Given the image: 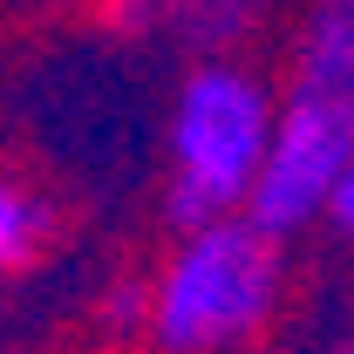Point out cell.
I'll use <instances>...</instances> for the list:
<instances>
[{
  "instance_id": "6da1fadb",
  "label": "cell",
  "mask_w": 354,
  "mask_h": 354,
  "mask_svg": "<svg viewBox=\"0 0 354 354\" xmlns=\"http://www.w3.org/2000/svg\"><path fill=\"white\" fill-rule=\"evenodd\" d=\"M286 300V239L252 212L184 225L143 279V348L245 354Z\"/></svg>"
},
{
  "instance_id": "7a4b0ae2",
  "label": "cell",
  "mask_w": 354,
  "mask_h": 354,
  "mask_svg": "<svg viewBox=\"0 0 354 354\" xmlns=\"http://www.w3.org/2000/svg\"><path fill=\"white\" fill-rule=\"evenodd\" d=\"M272 123L279 88L252 62L239 55L191 62L164 102V218L184 232L245 212L272 150Z\"/></svg>"
},
{
  "instance_id": "3957f363",
  "label": "cell",
  "mask_w": 354,
  "mask_h": 354,
  "mask_svg": "<svg viewBox=\"0 0 354 354\" xmlns=\"http://www.w3.org/2000/svg\"><path fill=\"white\" fill-rule=\"evenodd\" d=\"M348 171H354V41L300 21L293 68L279 82L272 150H266V171L245 212L272 239H300L307 225H327Z\"/></svg>"
},
{
  "instance_id": "277c9868",
  "label": "cell",
  "mask_w": 354,
  "mask_h": 354,
  "mask_svg": "<svg viewBox=\"0 0 354 354\" xmlns=\"http://www.w3.org/2000/svg\"><path fill=\"white\" fill-rule=\"evenodd\" d=\"M272 0H109V21L143 48H171L191 62L239 55L245 35L266 21Z\"/></svg>"
},
{
  "instance_id": "5b68a950",
  "label": "cell",
  "mask_w": 354,
  "mask_h": 354,
  "mask_svg": "<svg viewBox=\"0 0 354 354\" xmlns=\"http://www.w3.org/2000/svg\"><path fill=\"white\" fill-rule=\"evenodd\" d=\"M48 239H55V218H48V205L21 184V177L0 171V279H14V272H28V266L48 252Z\"/></svg>"
},
{
  "instance_id": "8992f818",
  "label": "cell",
  "mask_w": 354,
  "mask_h": 354,
  "mask_svg": "<svg viewBox=\"0 0 354 354\" xmlns=\"http://www.w3.org/2000/svg\"><path fill=\"white\" fill-rule=\"evenodd\" d=\"M300 21H313V28L348 35V41H354V0H307V14H300Z\"/></svg>"
},
{
  "instance_id": "52a82bcc",
  "label": "cell",
  "mask_w": 354,
  "mask_h": 354,
  "mask_svg": "<svg viewBox=\"0 0 354 354\" xmlns=\"http://www.w3.org/2000/svg\"><path fill=\"white\" fill-rule=\"evenodd\" d=\"M327 232L354 245V171H348V184H341V198H334V212H327Z\"/></svg>"
},
{
  "instance_id": "ba28073f",
  "label": "cell",
  "mask_w": 354,
  "mask_h": 354,
  "mask_svg": "<svg viewBox=\"0 0 354 354\" xmlns=\"http://www.w3.org/2000/svg\"><path fill=\"white\" fill-rule=\"evenodd\" d=\"M334 354H354V313H348V327H341V348Z\"/></svg>"
}]
</instances>
